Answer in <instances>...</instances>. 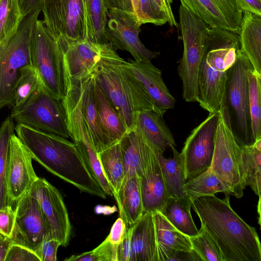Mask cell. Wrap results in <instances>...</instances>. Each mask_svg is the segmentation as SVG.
<instances>
[{
    "label": "cell",
    "instance_id": "ffe728a7",
    "mask_svg": "<svg viewBox=\"0 0 261 261\" xmlns=\"http://www.w3.org/2000/svg\"><path fill=\"white\" fill-rule=\"evenodd\" d=\"M125 66L143 86L153 102L155 113L163 117L167 110L174 108L175 99L166 86L161 71L151 61L128 59Z\"/></svg>",
    "mask_w": 261,
    "mask_h": 261
},
{
    "label": "cell",
    "instance_id": "681fc988",
    "mask_svg": "<svg viewBox=\"0 0 261 261\" xmlns=\"http://www.w3.org/2000/svg\"><path fill=\"white\" fill-rule=\"evenodd\" d=\"M43 2L44 0H18L23 17L34 11L41 12Z\"/></svg>",
    "mask_w": 261,
    "mask_h": 261
},
{
    "label": "cell",
    "instance_id": "9a60e30c",
    "mask_svg": "<svg viewBox=\"0 0 261 261\" xmlns=\"http://www.w3.org/2000/svg\"><path fill=\"white\" fill-rule=\"evenodd\" d=\"M140 27L134 13L117 9L108 10L105 33L115 49L128 51L136 61H151L160 53L146 48L139 37Z\"/></svg>",
    "mask_w": 261,
    "mask_h": 261
},
{
    "label": "cell",
    "instance_id": "8992f818",
    "mask_svg": "<svg viewBox=\"0 0 261 261\" xmlns=\"http://www.w3.org/2000/svg\"><path fill=\"white\" fill-rule=\"evenodd\" d=\"M179 26L184 45L178 67L187 102L198 101V76L209 26L185 6L179 9Z\"/></svg>",
    "mask_w": 261,
    "mask_h": 261
},
{
    "label": "cell",
    "instance_id": "6f0895ef",
    "mask_svg": "<svg viewBox=\"0 0 261 261\" xmlns=\"http://www.w3.org/2000/svg\"><path fill=\"white\" fill-rule=\"evenodd\" d=\"M1 237H2V236L0 234V238H1Z\"/></svg>",
    "mask_w": 261,
    "mask_h": 261
},
{
    "label": "cell",
    "instance_id": "d4e9b609",
    "mask_svg": "<svg viewBox=\"0 0 261 261\" xmlns=\"http://www.w3.org/2000/svg\"><path fill=\"white\" fill-rule=\"evenodd\" d=\"M132 226V242L136 261H158L153 213H144Z\"/></svg>",
    "mask_w": 261,
    "mask_h": 261
},
{
    "label": "cell",
    "instance_id": "8fae6325",
    "mask_svg": "<svg viewBox=\"0 0 261 261\" xmlns=\"http://www.w3.org/2000/svg\"><path fill=\"white\" fill-rule=\"evenodd\" d=\"M59 44L64 54L65 75L73 82L93 76L105 64L125 61L110 43L101 44L85 39Z\"/></svg>",
    "mask_w": 261,
    "mask_h": 261
},
{
    "label": "cell",
    "instance_id": "4fadbf2b",
    "mask_svg": "<svg viewBox=\"0 0 261 261\" xmlns=\"http://www.w3.org/2000/svg\"><path fill=\"white\" fill-rule=\"evenodd\" d=\"M219 119V111L209 113L187 138L180 152L186 180L199 175L210 167Z\"/></svg>",
    "mask_w": 261,
    "mask_h": 261
},
{
    "label": "cell",
    "instance_id": "cb8c5ba5",
    "mask_svg": "<svg viewBox=\"0 0 261 261\" xmlns=\"http://www.w3.org/2000/svg\"><path fill=\"white\" fill-rule=\"evenodd\" d=\"M238 35L241 51L261 73V15L243 11Z\"/></svg>",
    "mask_w": 261,
    "mask_h": 261
},
{
    "label": "cell",
    "instance_id": "d590c367",
    "mask_svg": "<svg viewBox=\"0 0 261 261\" xmlns=\"http://www.w3.org/2000/svg\"><path fill=\"white\" fill-rule=\"evenodd\" d=\"M22 18L18 0H0V44L16 33Z\"/></svg>",
    "mask_w": 261,
    "mask_h": 261
},
{
    "label": "cell",
    "instance_id": "d6986e66",
    "mask_svg": "<svg viewBox=\"0 0 261 261\" xmlns=\"http://www.w3.org/2000/svg\"><path fill=\"white\" fill-rule=\"evenodd\" d=\"M158 153L151 145L140 177L143 214L160 212L171 196L162 173Z\"/></svg>",
    "mask_w": 261,
    "mask_h": 261
},
{
    "label": "cell",
    "instance_id": "816d5d0a",
    "mask_svg": "<svg viewBox=\"0 0 261 261\" xmlns=\"http://www.w3.org/2000/svg\"><path fill=\"white\" fill-rule=\"evenodd\" d=\"M109 9H117L134 13L132 0H103Z\"/></svg>",
    "mask_w": 261,
    "mask_h": 261
},
{
    "label": "cell",
    "instance_id": "484cf974",
    "mask_svg": "<svg viewBox=\"0 0 261 261\" xmlns=\"http://www.w3.org/2000/svg\"><path fill=\"white\" fill-rule=\"evenodd\" d=\"M119 142L125 171L123 181L134 175L141 177L151 144L135 129L128 130Z\"/></svg>",
    "mask_w": 261,
    "mask_h": 261
},
{
    "label": "cell",
    "instance_id": "7402d4cb",
    "mask_svg": "<svg viewBox=\"0 0 261 261\" xmlns=\"http://www.w3.org/2000/svg\"><path fill=\"white\" fill-rule=\"evenodd\" d=\"M70 81L76 87L81 113L88 125L94 148L98 153L112 144L102 126L98 115L95 100V79L92 76L82 81Z\"/></svg>",
    "mask_w": 261,
    "mask_h": 261
},
{
    "label": "cell",
    "instance_id": "ba28073f",
    "mask_svg": "<svg viewBox=\"0 0 261 261\" xmlns=\"http://www.w3.org/2000/svg\"><path fill=\"white\" fill-rule=\"evenodd\" d=\"M40 13L34 11L23 16L16 33L6 43L0 44V110L12 106L20 70L31 64L30 36Z\"/></svg>",
    "mask_w": 261,
    "mask_h": 261
},
{
    "label": "cell",
    "instance_id": "7a4b0ae2",
    "mask_svg": "<svg viewBox=\"0 0 261 261\" xmlns=\"http://www.w3.org/2000/svg\"><path fill=\"white\" fill-rule=\"evenodd\" d=\"M16 136L33 159L80 190L101 198L107 194L88 171L74 142L62 136L17 124Z\"/></svg>",
    "mask_w": 261,
    "mask_h": 261
},
{
    "label": "cell",
    "instance_id": "9f6ffc18",
    "mask_svg": "<svg viewBox=\"0 0 261 261\" xmlns=\"http://www.w3.org/2000/svg\"><path fill=\"white\" fill-rule=\"evenodd\" d=\"M166 1H167V2L169 4L171 5L173 0H166Z\"/></svg>",
    "mask_w": 261,
    "mask_h": 261
},
{
    "label": "cell",
    "instance_id": "c3c4849f",
    "mask_svg": "<svg viewBox=\"0 0 261 261\" xmlns=\"http://www.w3.org/2000/svg\"><path fill=\"white\" fill-rule=\"evenodd\" d=\"M127 228L124 220L121 217H119L113 224L107 238L112 244L117 245L123 239Z\"/></svg>",
    "mask_w": 261,
    "mask_h": 261
},
{
    "label": "cell",
    "instance_id": "60d3db41",
    "mask_svg": "<svg viewBox=\"0 0 261 261\" xmlns=\"http://www.w3.org/2000/svg\"><path fill=\"white\" fill-rule=\"evenodd\" d=\"M117 245L106 238L93 250L64 259L66 261H117Z\"/></svg>",
    "mask_w": 261,
    "mask_h": 261
},
{
    "label": "cell",
    "instance_id": "f1b7e54d",
    "mask_svg": "<svg viewBox=\"0 0 261 261\" xmlns=\"http://www.w3.org/2000/svg\"><path fill=\"white\" fill-rule=\"evenodd\" d=\"M95 94L101 124L113 145L119 142L128 130L96 82Z\"/></svg>",
    "mask_w": 261,
    "mask_h": 261
},
{
    "label": "cell",
    "instance_id": "5bb4252c",
    "mask_svg": "<svg viewBox=\"0 0 261 261\" xmlns=\"http://www.w3.org/2000/svg\"><path fill=\"white\" fill-rule=\"evenodd\" d=\"M14 210L15 220L10 238L12 244L36 253L45 240L53 239L40 204L28 192L18 202Z\"/></svg>",
    "mask_w": 261,
    "mask_h": 261
},
{
    "label": "cell",
    "instance_id": "e0dca14e",
    "mask_svg": "<svg viewBox=\"0 0 261 261\" xmlns=\"http://www.w3.org/2000/svg\"><path fill=\"white\" fill-rule=\"evenodd\" d=\"M29 193L38 201L53 239L66 246L71 231L67 210L58 190L44 178L38 177Z\"/></svg>",
    "mask_w": 261,
    "mask_h": 261
},
{
    "label": "cell",
    "instance_id": "83f0119b",
    "mask_svg": "<svg viewBox=\"0 0 261 261\" xmlns=\"http://www.w3.org/2000/svg\"><path fill=\"white\" fill-rule=\"evenodd\" d=\"M172 158L166 159L163 153H158V157L164 179L171 196L176 198L187 208H191L192 201L184 192L186 182L180 153L174 146H171Z\"/></svg>",
    "mask_w": 261,
    "mask_h": 261
},
{
    "label": "cell",
    "instance_id": "bcb514c9",
    "mask_svg": "<svg viewBox=\"0 0 261 261\" xmlns=\"http://www.w3.org/2000/svg\"><path fill=\"white\" fill-rule=\"evenodd\" d=\"M15 212L13 207L6 205L0 208V234L10 238L14 225Z\"/></svg>",
    "mask_w": 261,
    "mask_h": 261
},
{
    "label": "cell",
    "instance_id": "9c48e42d",
    "mask_svg": "<svg viewBox=\"0 0 261 261\" xmlns=\"http://www.w3.org/2000/svg\"><path fill=\"white\" fill-rule=\"evenodd\" d=\"M223 185L237 198L243 196L246 188L242 147L237 142L229 121L221 110L210 167Z\"/></svg>",
    "mask_w": 261,
    "mask_h": 261
},
{
    "label": "cell",
    "instance_id": "74e56055",
    "mask_svg": "<svg viewBox=\"0 0 261 261\" xmlns=\"http://www.w3.org/2000/svg\"><path fill=\"white\" fill-rule=\"evenodd\" d=\"M248 82L252 132L255 141L261 138V73L251 69Z\"/></svg>",
    "mask_w": 261,
    "mask_h": 261
},
{
    "label": "cell",
    "instance_id": "f6af8a7d",
    "mask_svg": "<svg viewBox=\"0 0 261 261\" xmlns=\"http://www.w3.org/2000/svg\"><path fill=\"white\" fill-rule=\"evenodd\" d=\"M5 261H40L36 253L22 246L12 244Z\"/></svg>",
    "mask_w": 261,
    "mask_h": 261
},
{
    "label": "cell",
    "instance_id": "ee69618b",
    "mask_svg": "<svg viewBox=\"0 0 261 261\" xmlns=\"http://www.w3.org/2000/svg\"><path fill=\"white\" fill-rule=\"evenodd\" d=\"M117 261H136L132 242V226L127 231L121 242L117 245Z\"/></svg>",
    "mask_w": 261,
    "mask_h": 261
},
{
    "label": "cell",
    "instance_id": "603a6c76",
    "mask_svg": "<svg viewBox=\"0 0 261 261\" xmlns=\"http://www.w3.org/2000/svg\"><path fill=\"white\" fill-rule=\"evenodd\" d=\"M133 129L141 134L160 153H163L167 147L176 146L173 136L162 117L152 110L138 113Z\"/></svg>",
    "mask_w": 261,
    "mask_h": 261
},
{
    "label": "cell",
    "instance_id": "f5cc1de1",
    "mask_svg": "<svg viewBox=\"0 0 261 261\" xmlns=\"http://www.w3.org/2000/svg\"><path fill=\"white\" fill-rule=\"evenodd\" d=\"M155 3L165 13L167 18V22L171 27H178L173 13L171 5L166 0H154Z\"/></svg>",
    "mask_w": 261,
    "mask_h": 261
},
{
    "label": "cell",
    "instance_id": "f907efd6",
    "mask_svg": "<svg viewBox=\"0 0 261 261\" xmlns=\"http://www.w3.org/2000/svg\"><path fill=\"white\" fill-rule=\"evenodd\" d=\"M243 11H248L261 15V0H236Z\"/></svg>",
    "mask_w": 261,
    "mask_h": 261
},
{
    "label": "cell",
    "instance_id": "ab89813d",
    "mask_svg": "<svg viewBox=\"0 0 261 261\" xmlns=\"http://www.w3.org/2000/svg\"><path fill=\"white\" fill-rule=\"evenodd\" d=\"M189 238L192 249L202 261H224L219 247L203 226L197 235Z\"/></svg>",
    "mask_w": 261,
    "mask_h": 261
},
{
    "label": "cell",
    "instance_id": "30bf717a",
    "mask_svg": "<svg viewBox=\"0 0 261 261\" xmlns=\"http://www.w3.org/2000/svg\"><path fill=\"white\" fill-rule=\"evenodd\" d=\"M11 116L17 122L68 138L65 112L61 100L54 97L40 81L37 90Z\"/></svg>",
    "mask_w": 261,
    "mask_h": 261
},
{
    "label": "cell",
    "instance_id": "b9f144b4",
    "mask_svg": "<svg viewBox=\"0 0 261 261\" xmlns=\"http://www.w3.org/2000/svg\"><path fill=\"white\" fill-rule=\"evenodd\" d=\"M136 16L140 26L145 23L161 25L168 21L166 14L154 0H139V9Z\"/></svg>",
    "mask_w": 261,
    "mask_h": 261
},
{
    "label": "cell",
    "instance_id": "52a82bcc",
    "mask_svg": "<svg viewBox=\"0 0 261 261\" xmlns=\"http://www.w3.org/2000/svg\"><path fill=\"white\" fill-rule=\"evenodd\" d=\"M30 57L31 65L46 89L54 97L61 100L66 90L63 51L43 20L38 19L30 36Z\"/></svg>",
    "mask_w": 261,
    "mask_h": 261
},
{
    "label": "cell",
    "instance_id": "1f68e13d",
    "mask_svg": "<svg viewBox=\"0 0 261 261\" xmlns=\"http://www.w3.org/2000/svg\"><path fill=\"white\" fill-rule=\"evenodd\" d=\"M183 190L192 202L199 197L212 196L217 193L231 195L228 189L210 168L199 175L188 180L184 185Z\"/></svg>",
    "mask_w": 261,
    "mask_h": 261
},
{
    "label": "cell",
    "instance_id": "d6a6232c",
    "mask_svg": "<svg viewBox=\"0 0 261 261\" xmlns=\"http://www.w3.org/2000/svg\"><path fill=\"white\" fill-rule=\"evenodd\" d=\"M152 213L158 244L175 249L193 250L189 237L174 227L160 212Z\"/></svg>",
    "mask_w": 261,
    "mask_h": 261
},
{
    "label": "cell",
    "instance_id": "f35d334b",
    "mask_svg": "<svg viewBox=\"0 0 261 261\" xmlns=\"http://www.w3.org/2000/svg\"><path fill=\"white\" fill-rule=\"evenodd\" d=\"M14 120L9 116L0 126V208L8 205L6 173L10 140L14 134Z\"/></svg>",
    "mask_w": 261,
    "mask_h": 261
},
{
    "label": "cell",
    "instance_id": "5b68a950",
    "mask_svg": "<svg viewBox=\"0 0 261 261\" xmlns=\"http://www.w3.org/2000/svg\"><path fill=\"white\" fill-rule=\"evenodd\" d=\"M252 69L249 59L240 48L235 62L227 70L220 108L241 146L250 145L255 142L251 127L248 82V73Z\"/></svg>",
    "mask_w": 261,
    "mask_h": 261
},
{
    "label": "cell",
    "instance_id": "7bdbcfd3",
    "mask_svg": "<svg viewBox=\"0 0 261 261\" xmlns=\"http://www.w3.org/2000/svg\"><path fill=\"white\" fill-rule=\"evenodd\" d=\"M158 261H202L193 250L186 251L171 248L158 244Z\"/></svg>",
    "mask_w": 261,
    "mask_h": 261
},
{
    "label": "cell",
    "instance_id": "3957f363",
    "mask_svg": "<svg viewBox=\"0 0 261 261\" xmlns=\"http://www.w3.org/2000/svg\"><path fill=\"white\" fill-rule=\"evenodd\" d=\"M238 33L209 27L198 76V101L209 113L220 111L228 69L235 62Z\"/></svg>",
    "mask_w": 261,
    "mask_h": 261
},
{
    "label": "cell",
    "instance_id": "836d02e7",
    "mask_svg": "<svg viewBox=\"0 0 261 261\" xmlns=\"http://www.w3.org/2000/svg\"><path fill=\"white\" fill-rule=\"evenodd\" d=\"M246 186H249L260 199L261 138L250 145L241 146Z\"/></svg>",
    "mask_w": 261,
    "mask_h": 261
},
{
    "label": "cell",
    "instance_id": "4316f807",
    "mask_svg": "<svg viewBox=\"0 0 261 261\" xmlns=\"http://www.w3.org/2000/svg\"><path fill=\"white\" fill-rule=\"evenodd\" d=\"M116 202L120 217L128 228L135 224L143 214L140 178L138 175H134L123 181Z\"/></svg>",
    "mask_w": 261,
    "mask_h": 261
},
{
    "label": "cell",
    "instance_id": "db71d44e",
    "mask_svg": "<svg viewBox=\"0 0 261 261\" xmlns=\"http://www.w3.org/2000/svg\"><path fill=\"white\" fill-rule=\"evenodd\" d=\"M12 242L9 237L0 238V261H5V259Z\"/></svg>",
    "mask_w": 261,
    "mask_h": 261
},
{
    "label": "cell",
    "instance_id": "6da1fadb",
    "mask_svg": "<svg viewBox=\"0 0 261 261\" xmlns=\"http://www.w3.org/2000/svg\"><path fill=\"white\" fill-rule=\"evenodd\" d=\"M229 195L199 197L192 202L201 225L219 247L224 261H261V246L255 228L231 208Z\"/></svg>",
    "mask_w": 261,
    "mask_h": 261
},
{
    "label": "cell",
    "instance_id": "7c38bea8",
    "mask_svg": "<svg viewBox=\"0 0 261 261\" xmlns=\"http://www.w3.org/2000/svg\"><path fill=\"white\" fill-rule=\"evenodd\" d=\"M43 22L58 42L86 39L84 0H44Z\"/></svg>",
    "mask_w": 261,
    "mask_h": 261
},
{
    "label": "cell",
    "instance_id": "ac0fdd59",
    "mask_svg": "<svg viewBox=\"0 0 261 261\" xmlns=\"http://www.w3.org/2000/svg\"><path fill=\"white\" fill-rule=\"evenodd\" d=\"M179 1L210 27L239 33L243 11L236 0Z\"/></svg>",
    "mask_w": 261,
    "mask_h": 261
},
{
    "label": "cell",
    "instance_id": "11a10c76",
    "mask_svg": "<svg viewBox=\"0 0 261 261\" xmlns=\"http://www.w3.org/2000/svg\"><path fill=\"white\" fill-rule=\"evenodd\" d=\"M132 2L133 4L134 13L135 15H136L139 9V0H132Z\"/></svg>",
    "mask_w": 261,
    "mask_h": 261
},
{
    "label": "cell",
    "instance_id": "8d00e7d4",
    "mask_svg": "<svg viewBox=\"0 0 261 261\" xmlns=\"http://www.w3.org/2000/svg\"><path fill=\"white\" fill-rule=\"evenodd\" d=\"M41 80L35 69L28 65L22 67L14 87L12 110L21 107L37 90Z\"/></svg>",
    "mask_w": 261,
    "mask_h": 261
},
{
    "label": "cell",
    "instance_id": "277c9868",
    "mask_svg": "<svg viewBox=\"0 0 261 261\" xmlns=\"http://www.w3.org/2000/svg\"><path fill=\"white\" fill-rule=\"evenodd\" d=\"M125 62L105 64L93 76L127 129L130 130L135 126L139 112L154 111V107L143 86L125 66Z\"/></svg>",
    "mask_w": 261,
    "mask_h": 261
},
{
    "label": "cell",
    "instance_id": "4dcf8cb0",
    "mask_svg": "<svg viewBox=\"0 0 261 261\" xmlns=\"http://www.w3.org/2000/svg\"><path fill=\"white\" fill-rule=\"evenodd\" d=\"M86 39L101 44L109 43L105 28L108 21V9L103 0H84Z\"/></svg>",
    "mask_w": 261,
    "mask_h": 261
},
{
    "label": "cell",
    "instance_id": "f546056e",
    "mask_svg": "<svg viewBox=\"0 0 261 261\" xmlns=\"http://www.w3.org/2000/svg\"><path fill=\"white\" fill-rule=\"evenodd\" d=\"M103 172L116 201L125 177V167L119 142L98 153Z\"/></svg>",
    "mask_w": 261,
    "mask_h": 261
},
{
    "label": "cell",
    "instance_id": "7dc6e473",
    "mask_svg": "<svg viewBox=\"0 0 261 261\" xmlns=\"http://www.w3.org/2000/svg\"><path fill=\"white\" fill-rule=\"evenodd\" d=\"M60 243L55 239L45 240L36 252L40 261H56Z\"/></svg>",
    "mask_w": 261,
    "mask_h": 261
},
{
    "label": "cell",
    "instance_id": "44dd1931",
    "mask_svg": "<svg viewBox=\"0 0 261 261\" xmlns=\"http://www.w3.org/2000/svg\"><path fill=\"white\" fill-rule=\"evenodd\" d=\"M67 124L69 137L73 140L88 171L105 193L113 196L84 118L81 114H75L67 119Z\"/></svg>",
    "mask_w": 261,
    "mask_h": 261
},
{
    "label": "cell",
    "instance_id": "e575fe53",
    "mask_svg": "<svg viewBox=\"0 0 261 261\" xmlns=\"http://www.w3.org/2000/svg\"><path fill=\"white\" fill-rule=\"evenodd\" d=\"M160 212L184 234L189 237L198 234V230L193 221L191 208L185 206L176 198L171 196Z\"/></svg>",
    "mask_w": 261,
    "mask_h": 261
},
{
    "label": "cell",
    "instance_id": "2e32d148",
    "mask_svg": "<svg viewBox=\"0 0 261 261\" xmlns=\"http://www.w3.org/2000/svg\"><path fill=\"white\" fill-rule=\"evenodd\" d=\"M32 156L14 134L9 142L6 173L8 205L15 207L38 178L32 164Z\"/></svg>",
    "mask_w": 261,
    "mask_h": 261
}]
</instances>
